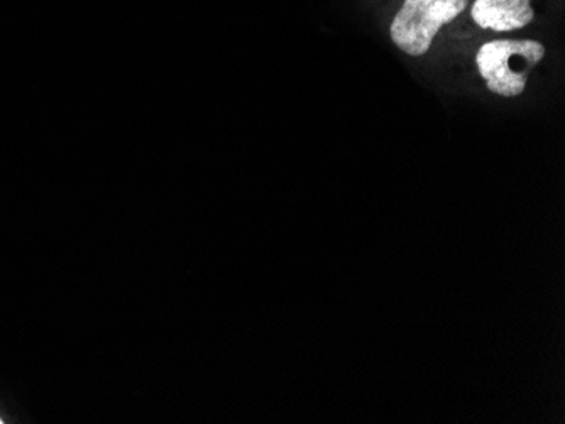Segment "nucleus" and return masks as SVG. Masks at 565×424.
<instances>
[{
  "label": "nucleus",
  "mask_w": 565,
  "mask_h": 424,
  "mask_svg": "<svg viewBox=\"0 0 565 424\" xmlns=\"http://www.w3.org/2000/svg\"><path fill=\"white\" fill-rule=\"evenodd\" d=\"M545 46L533 40H501L482 44L476 65L486 87L500 97H519L530 73L544 59Z\"/></svg>",
  "instance_id": "nucleus-1"
},
{
  "label": "nucleus",
  "mask_w": 565,
  "mask_h": 424,
  "mask_svg": "<svg viewBox=\"0 0 565 424\" xmlns=\"http://www.w3.org/2000/svg\"><path fill=\"white\" fill-rule=\"evenodd\" d=\"M469 0H405L393 19V43L409 56H424L446 24L468 8Z\"/></svg>",
  "instance_id": "nucleus-2"
},
{
  "label": "nucleus",
  "mask_w": 565,
  "mask_h": 424,
  "mask_svg": "<svg viewBox=\"0 0 565 424\" xmlns=\"http://www.w3.org/2000/svg\"><path fill=\"white\" fill-rule=\"evenodd\" d=\"M535 18L530 0H476L472 6V19L482 30L508 31L522 30Z\"/></svg>",
  "instance_id": "nucleus-3"
},
{
  "label": "nucleus",
  "mask_w": 565,
  "mask_h": 424,
  "mask_svg": "<svg viewBox=\"0 0 565 424\" xmlns=\"http://www.w3.org/2000/svg\"><path fill=\"white\" fill-rule=\"evenodd\" d=\"M0 423H2V420H0Z\"/></svg>",
  "instance_id": "nucleus-4"
}]
</instances>
